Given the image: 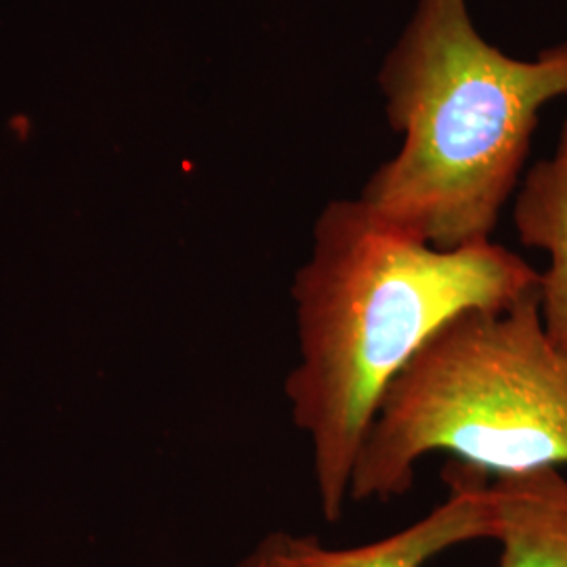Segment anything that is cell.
<instances>
[{
	"label": "cell",
	"instance_id": "cell-1",
	"mask_svg": "<svg viewBox=\"0 0 567 567\" xmlns=\"http://www.w3.org/2000/svg\"><path fill=\"white\" fill-rule=\"evenodd\" d=\"M540 271L501 244L437 248L364 200H332L292 282L299 362L286 379L313 454L328 524L343 517L355 458L386 389L444 326L538 292Z\"/></svg>",
	"mask_w": 567,
	"mask_h": 567
},
{
	"label": "cell",
	"instance_id": "cell-2",
	"mask_svg": "<svg viewBox=\"0 0 567 567\" xmlns=\"http://www.w3.org/2000/svg\"><path fill=\"white\" fill-rule=\"evenodd\" d=\"M379 84L404 142L360 200L437 248L487 243L522 182L540 110L567 97V41L517 60L477 32L466 0H419Z\"/></svg>",
	"mask_w": 567,
	"mask_h": 567
},
{
	"label": "cell",
	"instance_id": "cell-3",
	"mask_svg": "<svg viewBox=\"0 0 567 567\" xmlns=\"http://www.w3.org/2000/svg\"><path fill=\"white\" fill-rule=\"evenodd\" d=\"M433 452L489 477L567 465V347L538 292L466 311L414 355L365 433L349 498L402 496Z\"/></svg>",
	"mask_w": 567,
	"mask_h": 567
},
{
	"label": "cell",
	"instance_id": "cell-4",
	"mask_svg": "<svg viewBox=\"0 0 567 567\" xmlns=\"http://www.w3.org/2000/svg\"><path fill=\"white\" fill-rule=\"evenodd\" d=\"M446 484V501L425 517L360 547L330 548L313 536L271 534L259 545L265 567H425L450 548L494 540L498 511L492 477L454 461Z\"/></svg>",
	"mask_w": 567,
	"mask_h": 567
},
{
	"label": "cell",
	"instance_id": "cell-5",
	"mask_svg": "<svg viewBox=\"0 0 567 567\" xmlns=\"http://www.w3.org/2000/svg\"><path fill=\"white\" fill-rule=\"evenodd\" d=\"M513 221L522 244L547 255L538 307L548 334L567 347V118L555 152L534 164L519 185Z\"/></svg>",
	"mask_w": 567,
	"mask_h": 567
},
{
	"label": "cell",
	"instance_id": "cell-6",
	"mask_svg": "<svg viewBox=\"0 0 567 567\" xmlns=\"http://www.w3.org/2000/svg\"><path fill=\"white\" fill-rule=\"evenodd\" d=\"M498 567H567V477L557 466L492 477Z\"/></svg>",
	"mask_w": 567,
	"mask_h": 567
},
{
	"label": "cell",
	"instance_id": "cell-7",
	"mask_svg": "<svg viewBox=\"0 0 567 567\" xmlns=\"http://www.w3.org/2000/svg\"><path fill=\"white\" fill-rule=\"evenodd\" d=\"M240 567H265L264 553L259 550V547L255 548L246 559L243 561Z\"/></svg>",
	"mask_w": 567,
	"mask_h": 567
}]
</instances>
